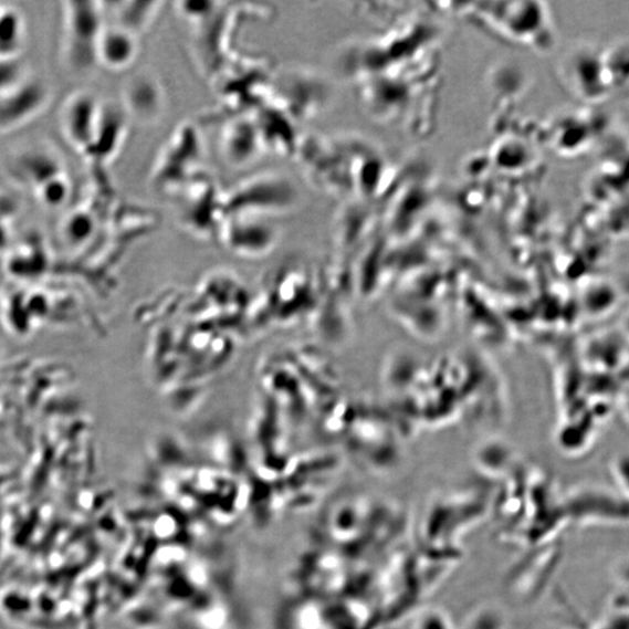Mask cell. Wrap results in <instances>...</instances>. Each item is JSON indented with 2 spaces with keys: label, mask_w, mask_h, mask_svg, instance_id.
Returning a JSON list of instances; mask_svg holds the SVG:
<instances>
[{
  "label": "cell",
  "mask_w": 629,
  "mask_h": 629,
  "mask_svg": "<svg viewBox=\"0 0 629 629\" xmlns=\"http://www.w3.org/2000/svg\"><path fill=\"white\" fill-rule=\"evenodd\" d=\"M95 220L90 211L77 210L63 223V234L73 244L81 243L94 232Z\"/></svg>",
  "instance_id": "20"
},
{
  "label": "cell",
  "mask_w": 629,
  "mask_h": 629,
  "mask_svg": "<svg viewBox=\"0 0 629 629\" xmlns=\"http://www.w3.org/2000/svg\"><path fill=\"white\" fill-rule=\"evenodd\" d=\"M101 111L102 103L93 93L86 91L74 93L62 107L63 134L85 158L91 155Z\"/></svg>",
  "instance_id": "7"
},
{
  "label": "cell",
  "mask_w": 629,
  "mask_h": 629,
  "mask_svg": "<svg viewBox=\"0 0 629 629\" xmlns=\"http://www.w3.org/2000/svg\"><path fill=\"white\" fill-rule=\"evenodd\" d=\"M49 85L33 76L0 95V134L11 133L36 117L50 102Z\"/></svg>",
  "instance_id": "9"
},
{
  "label": "cell",
  "mask_w": 629,
  "mask_h": 629,
  "mask_svg": "<svg viewBox=\"0 0 629 629\" xmlns=\"http://www.w3.org/2000/svg\"><path fill=\"white\" fill-rule=\"evenodd\" d=\"M31 75L21 56L0 57V95L18 88Z\"/></svg>",
  "instance_id": "18"
},
{
  "label": "cell",
  "mask_w": 629,
  "mask_h": 629,
  "mask_svg": "<svg viewBox=\"0 0 629 629\" xmlns=\"http://www.w3.org/2000/svg\"><path fill=\"white\" fill-rule=\"evenodd\" d=\"M167 143L156 166L155 182L165 190L178 191L198 178L202 144L198 129L185 125Z\"/></svg>",
  "instance_id": "6"
},
{
  "label": "cell",
  "mask_w": 629,
  "mask_h": 629,
  "mask_svg": "<svg viewBox=\"0 0 629 629\" xmlns=\"http://www.w3.org/2000/svg\"><path fill=\"white\" fill-rule=\"evenodd\" d=\"M64 59L77 74L92 72L98 64L97 46L104 29L99 3H64Z\"/></svg>",
  "instance_id": "4"
},
{
  "label": "cell",
  "mask_w": 629,
  "mask_h": 629,
  "mask_svg": "<svg viewBox=\"0 0 629 629\" xmlns=\"http://www.w3.org/2000/svg\"><path fill=\"white\" fill-rule=\"evenodd\" d=\"M7 171L14 182L33 191L64 172L55 150L45 145L25 146L15 150L8 159Z\"/></svg>",
  "instance_id": "10"
},
{
  "label": "cell",
  "mask_w": 629,
  "mask_h": 629,
  "mask_svg": "<svg viewBox=\"0 0 629 629\" xmlns=\"http://www.w3.org/2000/svg\"><path fill=\"white\" fill-rule=\"evenodd\" d=\"M38 200L49 208H59L66 203L71 193V182L66 172L60 175L46 184H43L35 191Z\"/></svg>",
  "instance_id": "19"
},
{
  "label": "cell",
  "mask_w": 629,
  "mask_h": 629,
  "mask_svg": "<svg viewBox=\"0 0 629 629\" xmlns=\"http://www.w3.org/2000/svg\"><path fill=\"white\" fill-rule=\"evenodd\" d=\"M221 148L226 161L234 167L252 164L264 150L251 116H235L223 128Z\"/></svg>",
  "instance_id": "13"
},
{
  "label": "cell",
  "mask_w": 629,
  "mask_h": 629,
  "mask_svg": "<svg viewBox=\"0 0 629 629\" xmlns=\"http://www.w3.org/2000/svg\"><path fill=\"white\" fill-rule=\"evenodd\" d=\"M160 2H125L117 3L115 13L118 27L138 35L155 23L160 13Z\"/></svg>",
  "instance_id": "17"
},
{
  "label": "cell",
  "mask_w": 629,
  "mask_h": 629,
  "mask_svg": "<svg viewBox=\"0 0 629 629\" xmlns=\"http://www.w3.org/2000/svg\"><path fill=\"white\" fill-rule=\"evenodd\" d=\"M560 76L569 91L581 101L599 103L615 91L606 52L579 46L568 52L560 63Z\"/></svg>",
  "instance_id": "5"
},
{
  "label": "cell",
  "mask_w": 629,
  "mask_h": 629,
  "mask_svg": "<svg viewBox=\"0 0 629 629\" xmlns=\"http://www.w3.org/2000/svg\"><path fill=\"white\" fill-rule=\"evenodd\" d=\"M484 6L489 27L507 39L523 43L539 53H548L556 45V30L552 12L542 3H497Z\"/></svg>",
  "instance_id": "1"
},
{
  "label": "cell",
  "mask_w": 629,
  "mask_h": 629,
  "mask_svg": "<svg viewBox=\"0 0 629 629\" xmlns=\"http://www.w3.org/2000/svg\"><path fill=\"white\" fill-rule=\"evenodd\" d=\"M264 150L295 157L300 136L295 123L284 111L270 99L259 105L251 114Z\"/></svg>",
  "instance_id": "12"
},
{
  "label": "cell",
  "mask_w": 629,
  "mask_h": 629,
  "mask_svg": "<svg viewBox=\"0 0 629 629\" xmlns=\"http://www.w3.org/2000/svg\"><path fill=\"white\" fill-rule=\"evenodd\" d=\"M128 119L122 104L102 103L97 132L88 159L103 165L111 161L125 139Z\"/></svg>",
  "instance_id": "14"
},
{
  "label": "cell",
  "mask_w": 629,
  "mask_h": 629,
  "mask_svg": "<svg viewBox=\"0 0 629 629\" xmlns=\"http://www.w3.org/2000/svg\"><path fill=\"white\" fill-rule=\"evenodd\" d=\"M25 20L21 12L0 4V57L21 56L25 45Z\"/></svg>",
  "instance_id": "16"
},
{
  "label": "cell",
  "mask_w": 629,
  "mask_h": 629,
  "mask_svg": "<svg viewBox=\"0 0 629 629\" xmlns=\"http://www.w3.org/2000/svg\"><path fill=\"white\" fill-rule=\"evenodd\" d=\"M139 36L118 25L104 27L97 46V61L106 70L132 67L139 55Z\"/></svg>",
  "instance_id": "15"
},
{
  "label": "cell",
  "mask_w": 629,
  "mask_h": 629,
  "mask_svg": "<svg viewBox=\"0 0 629 629\" xmlns=\"http://www.w3.org/2000/svg\"><path fill=\"white\" fill-rule=\"evenodd\" d=\"M122 106L129 119L143 125L158 123L166 108V95L159 78L149 73L129 78L124 85Z\"/></svg>",
  "instance_id": "11"
},
{
  "label": "cell",
  "mask_w": 629,
  "mask_h": 629,
  "mask_svg": "<svg viewBox=\"0 0 629 629\" xmlns=\"http://www.w3.org/2000/svg\"><path fill=\"white\" fill-rule=\"evenodd\" d=\"M298 202V190L286 176L264 172L233 187L224 193L226 217L256 214L272 217L293 210Z\"/></svg>",
  "instance_id": "2"
},
{
  "label": "cell",
  "mask_w": 629,
  "mask_h": 629,
  "mask_svg": "<svg viewBox=\"0 0 629 629\" xmlns=\"http://www.w3.org/2000/svg\"><path fill=\"white\" fill-rule=\"evenodd\" d=\"M331 97L329 83L305 69H289L274 74L269 95V99L297 124L318 115Z\"/></svg>",
  "instance_id": "3"
},
{
  "label": "cell",
  "mask_w": 629,
  "mask_h": 629,
  "mask_svg": "<svg viewBox=\"0 0 629 629\" xmlns=\"http://www.w3.org/2000/svg\"><path fill=\"white\" fill-rule=\"evenodd\" d=\"M220 232L232 250L249 255L272 250L279 238L272 217L256 214L228 216Z\"/></svg>",
  "instance_id": "8"
}]
</instances>
